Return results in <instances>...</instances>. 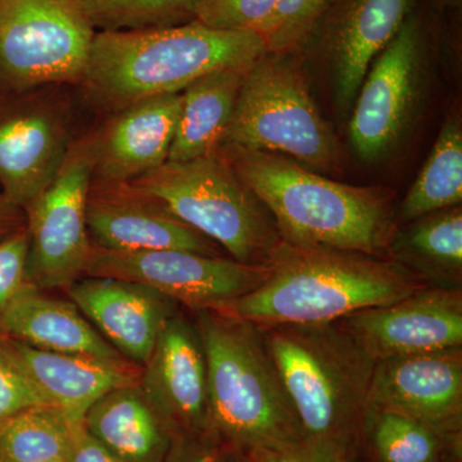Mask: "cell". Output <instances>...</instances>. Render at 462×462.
<instances>
[{
  "label": "cell",
  "mask_w": 462,
  "mask_h": 462,
  "mask_svg": "<svg viewBox=\"0 0 462 462\" xmlns=\"http://www.w3.org/2000/svg\"><path fill=\"white\" fill-rule=\"evenodd\" d=\"M307 448L355 462L365 439L375 361L338 324L258 327Z\"/></svg>",
  "instance_id": "cell-1"
},
{
  "label": "cell",
  "mask_w": 462,
  "mask_h": 462,
  "mask_svg": "<svg viewBox=\"0 0 462 462\" xmlns=\"http://www.w3.org/2000/svg\"><path fill=\"white\" fill-rule=\"evenodd\" d=\"M226 151L240 181L272 215L282 242L389 258L396 226L384 193L330 180L282 154Z\"/></svg>",
  "instance_id": "cell-2"
},
{
  "label": "cell",
  "mask_w": 462,
  "mask_h": 462,
  "mask_svg": "<svg viewBox=\"0 0 462 462\" xmlns=\"http://www.w3.org/2000/svg\"><path fill=\"white\" fill-rule=\"evenodd\" d=\"M269 266L260 287L223 311L257 327L331 324L430 287L391 258L284 242Z\"/></svg>",
  "instance_id": "cell-3"
},
{
  "label": "cell",
  "mask_w": 462,
  "mask_h": 462,
  "mask_svg": "<svg viewBox=\"0 0 462 462\" xmlns=\"http://www.w3.org/2000/svg\"><path fill=\"white\" fill-rule=\"evenodd\" d=\"M193 322L205 352L212 433L248 454L307 451L257 325L223 310L196 311Z\"/></svg>",
  "instance_id": "cell-4"
},
{
  "label": "cell",
  "mask_w": 462,
  "mask_h": 462,
  "mask_svg": "<svg viewBox=\"0 0 462 462\" xmlns=\"http://www.w3.org/2000/svg\"><path fill=\"white\" fill-rule=\"evenodd\" d=\"M266 54L263 36L199 21L143 32H96L83 81L116 106L180 93L203 76L249 66Z\"/></svg>",
  "instance_id": "cell-5"
},
{
  "label": "cell",
  "mask_w": 462,
  "mask_h": 462,
  "mask_svg": "<svg viewBox=\"0 0 462 462\" xmlns=\"http://www.w3.org/2000/svg\"><path fill=\"white\" fill-rule=\"evenodd\" d=\"M124 187L214 240L238 263L269 266L282 245L272 215L218 151L167 161Z\"/></svg>",
  "instance_id": "cell-6"
},
{
  "label": "cell",
  "mask_w": 462,
  "mask_h": 462,
  "mask_svg": "<svg viewBox=\"0 0 462 462\" xmlns=\"http://www.w3.org/2000/svg\"><path fill=\"white\" fill-rule=\"evenodd\" d=\"M221 145L287 154L320 171L333 170L338 158L305 79L282 54H263L249 67Z\"/></svg>",
  "instance_id": "cell-7"
},
{
  "label": "cell",
  "mask_w": 462,
  "mask_h": 462,
  "mask_svg": "<svg viewBox=\"0 0 462 462\" xmlns=\"http://www.w3.org/2000/svg\"><path fill=\"white\" fill-rule=\"evenodd\" d=\"M94 35L69 0H0V96L83 80Z\"/></svg>",
  "instance_id": "cell-8"
},
{
  "label": "cell",
  "mask_w": 462,
  "mask_h": 462,
  "mask_svg": "<svg viewBox=\"0 0 462 462\" xmlns=\"http://www.w3.org/2000/svg\"><path fill=\"white\" fill-rule=\"evenodd\" d=\"M93 167V141L72 143L60 171L26 208V282L33 287L67 291L85 276L93 248L87 226Z\"/></svg>",
  "instance_id": "cell-9"
},
{
  "label": "cell",
  "mask_w": 462,
  "mask_h": 462,
  "mask_svg": "<svg viewBox=\"0 0 462 462\" xmlns=\"http://www.w3.org/2000/svg\"><path fill=\"white\" fill-rule=\"evenodd\" d=\"M270 266L187 251L120 252L93 245L85 276L139 282L190 311L224 310L260 287Z\"/></svg>",
  "instance_id": "cell-10"
},
{
  "label": "cell",
  "mask_w": 462,
  "mask_h": 462,
  "mask_svg": "<svg viewBox=\"0 0 462 462\" xmlns=\"http://www.w3.org/2000/svg\"><path fill=\"white\" fill-rule=\"evenodd\" d=\"M71 145L65 102L42 89L0 96V189L18 208L51 184Z\"/></svg>",
  "instance_id": "cell-11"
},
{
  "label": "cell",
  "mask_w": 462,
  "mask_h": 462,
  "mask_svg": "<svg viewBox=\"0 0 462 462\" xmlns=\"http://www.w3.org/2000/svg\"><path fill=\"white\" fill-rule=\"evenodd\" d=\"M375 363L462 346V289L427 287L337 321Z\"/></svg>",
  "instance_id": "cell-12"
},
{
  "label": "cell",
  "mask_w": 462,
  "mask_h": 462,
  "mask_svg": "<svg viewBox=\"0 0 462 462\" xmlns=\"http://www.w3.org/2000/svg\"><path fill=\"white\" fill-rule=\"evenodd\" d=\"M369 407L460 438L462 346L379 361L370 384Z\"/></svg>",
  "instance_id": "cell-13"
},
{
  "label": "cell",
  "mask_w": 462,
  "mask_h": 462,
  "mask_svg": "<svg viewBox=\"0 0 462 462\" xmlns=\"http://www.w3.org/2000/svg\"><path fill=\"white\" fill-rule=\"evenodd\" d=\"M420 48V23L410 14L361 84L349 136L363 160L384 156L402 134L415 97Z\"/></svg>",
  "instance_id": "cell-14"
},
{
  "label": "cell",
  "mask_w": 462,
  "mask_h": 462,
  "mask_svg": "<svg viewBox=\"0 0 462 462\" xmlns=\"http://www.w3.org/2000/svg\"><path fill=\"white\" fill-rule=\"evenodd\" d=\"M139 387L179 437L211 433L205 352L196 325L179 312L142 366Z\"/></svg>",
  "instance_id": "cell-15"
},
{
  "label": "cell",
  "mask_w": 462,
  "mask_h": 462,
  "mask_svg": "<svg viewBox=\"0 0 462 462\" xmlns=\"http://www.w3.org/2000/svg\"><path fill=\"white\" fill-rule=\"evenodd\" d=\"M85 318L130 363L144 366L178 303L129 281L84 276L67 289Z\"/></svg>",
  "instance_id": "cell-16"
},
{
  "label": "cell",
  "mask_w": 462,
  "mask_h": 462,
  "mask_svg": "<svg viewBox=\"0 0 462 462\" xmlns=\"http://www.w3.org/2000/svg\"><path fill=\"white\" fill-rule=\"evenodd\" d=\"M181 106L182 91L125 106L93 141V180L107 187H124L166 163Z\"/></svg>",
  "instance_id": "cell-17"
},
{
  "label": "cell",
  "mask_w": 462,
  "mask_h": 462,
  "mask_svg": "<svg viewBox=\"0 0 462 462\" xmlns=\"http://www.w3.org/2000/svg\"><path fill=\"white\" fill-rule=\"evenodd\" d=\"M90 189L87 226L96 247L120 252L187 251L218 256L211 240L125 187Z\"/></svg>",
  "instance_id": "cell-18"
},
{
  "label": "cell",
  "mask_w": 462,
  "mask_h": 462,
  "mask_svg": "<svg viewBox=\"0 0 462 462\" xmlns=\"http://www.w3.org/2000/svg\"><path fill=\"white\" fill-rule=\"evenodd\" d=\"M0 340L47 403L72 420L83 421L99 398L115 389L139 384L141 380L142 367L130 361L111 363L57 354L3 336Z\"/></svg>",
  "instance_id": "cell-19"
},
{
  "label": "cell",
  "mask_w": 462,
  "mask_h": 462,
  "mask_svg": "<svg viewBox=\"0 0 462 462\" xmlns=\"http://www.w3.org/2000/svg\"><path fill=\"white\" fill-rule=\"evenodd\" d=\"M0 336L57 354L127 361L100 336L72 300L48 296L26 282L0 314Z\"/></svg>",
  "instance_id": "cell-20"
},
{
  "label": "cell",
  "mask_w": 462,
  "mask_h": 462,
  "mask_svg": "<svg viewBox=\"0 0 462 462\" xmlns=\"http://www.w3.org/2000/svg\"><path fill=\"white\" fill-rule=\"evenodd\" d=\"M83 424L121 462H169L180 438L139 384L99 398L85 413Z\"/></svg>",
  "instance_id": "cell-21"
},
{
  "label": "cell",
  "mask_w": 462,
  "mask_h": 462,
  "mask_svg": "<svg viewBox=\"0 0 462 462\" xmlns=\"http://www.w3.org/2000/svg\"><path fill=\"white\" fill-rule=\"evenodd\" d=\"M412 0H343L328 25V42L345 102L360 89L374 58L411 14Z\"/></svg>",
  "instance_id": "cell-22"
},
{
  "label": "cell",
  "mask_w": 462,
  "mask_h": 462,
  "mask_svg": "<svg viewBox=\"0 0 462 462\" xmlns=\"http://www.w3.org/2000/svg\"><path fill=\"white\" fill-rule=\"evenodd\" d=\"M249 67L212 72L182 90L180 118L167 161L185 162L218 151Z\"/></svg>",
  "instance_id": "cell-23"
},
{
  "label": "cell",
  "mask_w": 462,
  "mask_h": 462,
  "mask_svg": "<svg viewBox=\"0 0 462 462\" xmlns=\"http://www.w3.org/2000/svg\"><path fill=\"white\" fill-rule=\"evenodd\" d=\"M411 223L407 230L394 234L388 257L430 287L461 288V207L433 212Z\"/></svg>",
  "instance_id": "cell-24"
},
{
  "label": "cell",
  "mask_w": 462,
  "mask_h": 462,
  "mask_svg": "<svg viewBox=\"0 0 462 462\" xmlns=\"http://www.w3.org/2000/svg\"><path fill=\"white\" fill-rule=\"evenodd\" d=\"M462 202V133L448 121L400 208L403 223L460 206Z\"/></svg>",
  "instance_id": "cell-25"
},
{
  "label": "cell",
  "mask_w": 462,
  "mask_h": 462,
  "mask_svg": "<svg viewBox=\"0 0 462 462\" xmlns=\"http://www.w3.org/2000/svg\"><path fill=\"white\" fill-rule=\"evenodd\" d=\"M78 422L50 404L27 407L0 421V457L8 462L66 458Z\"/></svg>",
  "instance_id": "cell-26"
},
{
  "label": "cell",
  "mask_w": 462,
  "mask_h": 462,
  "mask_svg": "<svg viewBox=\"0 0 462 462\" xmlns=\"http://www.w3.org/2000/svg\"><path fill=\"white\" fill-rule=\"evenodd\" d=\"M365 437L380 462H445L449 447L460 445V438L446 436L400 413L379 410H370Z\"/></svg>",
  "instance_id": "cell-27"
},
{
  "label": "cell",
  "mask_w": 462,
  "mask_h": 462,
  "mask_svg": "<svg viewBox=\"0 0 462 462\" xmlns=\"http://www.w3.org/2000/svg\"><path fill=\"white\" fill-rule=\"evenodd\" d=\"M96 32H143L184 25L200 0H69Z\"/></svg>",
  "instance_id": "cell-28"
},
{
  "label": "cell",
  "mask_w": 462,
  "mask_h": 462,
  "mask_svg": "<svg viewBox=\"0 0 462 462\" xmlns=\"http://www.w3.org/2000/svg\"><path fill=\"white\" fill-rule=\"evenodd\" d=\"M334 0H278L261 36L266 53L285 54L305 44Z\"/></svg>",
  "instance_id": "cell-29"
},
{
  "label": "cell",
  "mask_w": 462,
  "mask_h": 462,
  "mask_svg": "<svg viewBox=\"0 0 462 462\" xmlns=\"http://www.w3.org/2000/svg\"><path fill=\"white\" fill-rule=\"evenodd\" d=\"M276 3L278 0H200L194 21L215 30L261 35Z\"/></svg>",
  "instance_id": "cell-30"
},
{
  "label": "cell",
  "mask_w": 462,
  "mask_h": 462,
  "mask_svg": "<svg viewBox=\"0 0 462 462\" xmlns=\"http://www.w3.org/2000/svg\"><path fill=\"white\" fill-rule=\"evenodd\" d=\"M39 404L48 403L5 351L0 340V421L27 407Z\"/></svg>",
  "instance_id": "cell-31"
},
{
  "label": "cell",
  "mask_w": 462,
  "mask_h": 462,
  "mask_svg": "<svg viewBox=\"0 0 462 462\" xmlns=\"http://www.w3.org/2000/svg\"><path fill=\"white\" fill-rule=\"evenodd\" d=\"M27 227L0 242V314L26 284Z\"/></svg>",
  "instance_id": "cell-32"
},
{
  "label": "cell",
  "mask_w": 462,
  "mask_h": 462,
  "mask_svg": "<svg viewBox=\"0 0 462 462\" xmlns=\"http://www.w3.org/2000/svg\"><path fill=\"white\" fill-rule=\"evenodd\" d=\"M169 462H252V458L248 452L229 445L211 431L179 438Z\"/></svg>",
  "instance_id": "cell-33"
},
{
  "label": "cell",
  "mask_w": 462,
  "mask_h": 462,
  "mask_svg": "<svg viewBox=\"0 0 462 462\" xmlns=\"http://www.w3.org/2000/svg\"><path fill=\"white\" fill-rule=\"evenodd\" d=\"M67 462H121L85 430L83 421L76 424Z\"/></svg>",
  "instance_id": "cell-34"
},
{
  "label": "cell",
  "mask_w": 462,
  "mask_h": 462,
  "mask_svg": "<svg viewBox=\"0 0 462 462\" xmlns=\"http://www.w3.org/2000/svg\"><path fill=\"white\" fill-rule=\"evenodd\" d=\"M26 226V215L0 189V242Z\"/></svg>",
  "instance_id": "cell-35"
},
{
  "label": "cell",
  "mask_w": 462,
  "mask_h": 462,
  "mask_svg": "<svg viewBox=\"0 0 462 462\" xmlns=\"http://www.w3.org/2000/svg\"><path fill=\"white\" fill-rule=\"evenodd\" d=\"M252 462H331L325 460L320 456L315 455L314 452H278L267 451V449H256V451L249 452Z\"/></svg>",
  "instance_id": "cell-36"
},
{
  "label": "cell",
  "mask_w": 462,
  "mask_h": 462,
  "mask_svg": "<svg viewBox=\"0 0 462 462\" xmlns=\"http://www.w3.org/2000/svg\"><path fill=\"white\" fill-rule=\"evenodd\" d=\"M45 462H67L66 458H56V460L45 461Z\"/></svg>",
  "instance_id": "cell-37"
},
{
  "label": "cell",
  "mask_w": 462,
  "mask_h": 462,
  "mask_svg": "<svg viewBox=\"0 0 462 462\" xmlns=\"http://www.w3.org/2000/svg\"><path fill=\"white\" fill-rule=\"evenodd\" d=\"M0 462H8V461H5V458L0 457Z\"/></svg>",
  "instance_id": "cell-38"
}]
</instances>
